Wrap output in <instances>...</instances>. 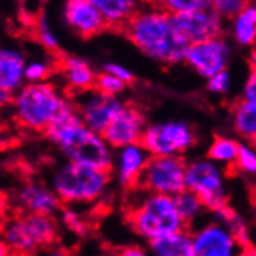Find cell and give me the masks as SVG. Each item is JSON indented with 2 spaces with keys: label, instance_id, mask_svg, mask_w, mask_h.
Returning <instances> with one entry per match:
<instances>
[{
  "label": "cell",
  "instance_id": "cell-1",
  "mask_svg": "<svg viewBox=\"0 0 256 256\" xmlns=\"http://www.w3.org/2000/svg\"><path fill=\"white\" fill-rule=\"evenodd\" d=\"M126 38L144 56L162 66L185 62L190 42L182 34L176 16L152 2H144L123 28Z\"/></svg>",
  "mask_w": 256,
  "mask_h": 256
},
{
  "label": "cell",
  "instance_id": "cell-2",
  "mask_svg": "<svg viewBox=\"0 0 256 256\" xmlns=\"http://www.w3.org/2000/svg\"><path fill=\"white\" fill-rule=\"evenodd\" d=\"M61 152L66 162L112 172L115 150L109 146L102 134L88 129L74 108L45 132Z\"/></svg>",
  "mask_w": 256,
  "mask_h": 256
},
{
  "label": "cell",
  "instance_id": "cell-3",
  "mask_svg": "<svg viewBox=\"0 0 256 256\" xmlns=\"http://www.w3.org/2000/svg\"><path fill=\"white\" fill-rule=\"evenodd\" d=\"M12 114L20 128L32 132H47L61 116L73 110L74 101L52 81L25 84L14 94Z\"/></svg>",
  "mask_w": 256,
  "mask_h": 256
},
{
  "label": "cell",
  "instance_id": "cell-4",
  "mask_svg": "<svg viewBox=\"0 0 256 256\" xmlns=\"http://www.w3.org/2000/svg\"><path fill=\"white\" fill-rule=\"evenodd\" d=\"M137 192L126 208V220L138 238L152 242L158 238L186 228L176 210L174 198L146 192L138 188Z\"/></svg>",
  "mask_w": 256,
  "mask_h": 256
},
{
  "label": "cell",
  "instance_id": "cell-5",
  "mask_svg": "<svg viewBox=\"0 0 256 256\" xmlns=\"http://www.w3.org/2000/svg\"><path fill=\"white\" fill-rule=\"evenodd\" d=\"M112 172L64 162L53 171L50 186L62 205H94L106 199L112 186Z\"/></svg>",
  "mask_w": 256,
  "mask_h": 256
},
{
  "label": "cell",
  "instance_id": "cell-6",
  "mask_svg": "<svg viewBox=\"0 0 256 256\" xmlns=\"http://www.w3.org/2000/svg\"><path fill=\"white\" fill-rule=\"evenodd\" d=\"M0 238L14 256H30L42 247L58 244L59 227L54 216L12 212L0 227Z\"/></svg>",
  "mask_w": 256,
  "mask_h": 256
},
{
  "label": "cell",
  "instance_id": "cell-7",
  "mask_svg": "<svg viewBox=\"0 0 256 256\" xmlns=\"http://www.w3.org/2000/svg\"><path fill=\"white\" fill-rule=\"evenodd\" d=\"M186 190L204 202L206 212L214 213L230 205L227 190V171L208 157H198L186 162Z\"/></svg>",
  "mask_w": 256,
  "mask_h": 256
},
{
  "label": "cell",
  "instance_id": "cell-8",
  "mask_svg": "<svg viewBox=\"0 0 256 256\" xmlns=\"http://www.w3.org/2000/svg\"><path fill=\"white\" fill-rule=\"evenodd\" d=\"M142 144L150 157H184L198 144V132L185 120L148 124Z\"/></svg>",
  "mask_w": 256,
  "mask_h": 256
},
{
  "label": "cell",
  "instance_id": "cell-9",
  "mask_svg": "<svg viewBox=\"0 0 256 256\" xmlns=\"http://www.w3.org/2000/svg\"><path fill=\"white\" fill-rule=\"evenodd\" d=\"M186 162L188 160L185 157L178 156L150 157L137 188L146 192L174 198V196L186 190Z\"/></svg>",
  "mask_w": 256,
  "mask_h": 256
},
{
  "label": "cell",
  "instance_id": "cell-10",
  "mask_svg": "<svg viewBox=\"0 0 256 256\" xmlns=\"http://www.w3.org/2000/svg\"><path fill=\"white\" fill-rule=\"evenodd\" d=\"M73 101L82 123L98 134H104L126 106V102L120 96L106 95L96 88L73 96Z\"/></svg>",
  "mask_w": 256,
  "mask_h": 256
},
{
  "label": "cell",
  "instance_id": "cell-11",
  "mask_svg": "<svg viewBox=\"0 0 256 256\" xmlns=\"http://www.w3.org/2000/svg\"><path fill=\"white\" fill-rule=\"evenodd\" d=\"M230 61L232 47L230 42L224 36L191 44L185 56V62L205 80L225 72L228 68Z\"/></svg>",
  "mask_w": 256,
  "mask_h": 256
},
{
  "label": "cell",
  "instance_id": "cell-12",
  "mask_svg": "<svg viewBox=\"0 0 256 256\" xmlns=\"http://www.w3.org/2000/svg\"><path fill=\"white\" fill-rule=\"evenodd\" d=\"M11 205L16 213L45 216H56L64 206L52 186L39 182L24 184L11 198Z\"/></svg>",
  "mask_w": 256,
  "mask_h": 256
},
{
  "label": "cell",
  "instance_id": "cell-13",
  "mask_svg": "<svg viewBox=\"0 0 256 256\" xmlns=\"http://www.w3.org/2000/svg\"><path fill=\"white\" fill-rule=\"evenodd\" d=\"M196 256H239L244 247L219 222H206L192 228Z\"/></svg>",
  "mask_w": 256,
  "mask_h": 256
},
{
  "label": "cell",
  "instance_id": "cell-14",
  "mask_svg": "<svg viewBox=\"0 0 256 256\" xmlns=\"http://www.w3.org/2000/svg\"><path fill=\"white\" fill-rule=\"evenodd\" d=\"M148 128L144 112L134 104H126L124 109L104 130L102 137L106 138L109 146L116 150L129 144L142 143L144 130Z\"/></svg>",
  "mask_w": 256,
  "mask_h": 256
},
{
  "label": "cell",
  "instance_id": "cell-15",
  "mask_svg": "<svg viewBox=\"0 0 256 256\" xmlns=\"http://www.w3.org/2000/svg\"><path fill=\"white\" fill-rule=\"evenodd\" d=\"M150 154L142 143L129 144L115 150L112 177L114 182L124 191H132L138 186Z\"/></svg>",
  "mask_w": 256,
  "mask_h": 256
},
{
  "label": "cell",
  "instance_id": "cell-16",
  "mask_svg": "<svg viewBox=\"0 0 256 256\" xmlns=\"http://www.w3.org/2000/svg\"><path fill=\"white\" fill-rule=\"evenodd\" d=\"M62 19L70 32L80 38H94L109 28L101 12L87 0H66Z\"/></svg>",
  "mask_w": 256,
  "mask_h": 256
},
{
  "label": "cell",
  "instance_id": "cell-17",
  "mask_svg": "<svg viewBox=\"0 0 256 256\" xmlns=\"http://www.w3.org/2000/svg\"><path fill=\"white\" fill-rule=\"evenodd\" d=\"M176 19L180 32L186 38L190 45L210 38L224 36L225 20L210 6L188 14H182V16H177Z\"/></svg>",
  "mask_w": 256,
  "mask_h": 256
},
{
  "label": "cell",
  "instance_id": "cell-18",
  "mask_svg": "<svg viewBox=\"0 0 256 256\" xmlns=\"http://www.w3.org/2000/svg\"><path fill=\"white\" fill-rule=\"evenodd\" d=\"M59 72L72 98L95 88L98 73L84 58L66 56L59 62Z\"/></svg>",
  "mask_w": 256,
  "mask_h": 256
},
{
  "label": "cell",
  "instance_id": "cell-19",
  "mask_svg": "<svg viewBox=\"0 0 256 256\" xmlns=\"http://www.w3.org/2000/svg\"><path fill=\"white\" fill-rule=\"evenodd\" d=\"M26 58L20 48L14 45H0V86L16 94L25 81Z\"/></svg>",
  "mask_w": 256,
  "mask_h": 256
},
{
  "label": "cell",
  "instance_id": "cell-20",
  "mask_svg": "<svg viewBox=\"0 0 256 256\" xmlns=\"http://www.w3.org/2000/svg\"><path fill=\"white\" fill-rule=\"evenodd\" d=\"M106 20L109 28L123 30L126 24L144 5V0H87Z\"/></svg>",
  "mask_w": 256,
  "mask_h": 256
},
{
  "label": "cell",
  "instance_id": "cell-21",
  "mask_svg": "<svg viewBox=\"0 0 256 256\" xmlns=\"http://www.w3.org/2000/svg\"><path fill=\"white\" fill-rule=\"evenodd\" d=\"M150 256H196L192 232L185 228L148 242Z\"/></svg>",
  "mask_w": 256,
  "mask_h": 256
},
{
  "label": "cell",
  "instance_id": "cell-22",
  "mask_svg": "<svg viewBox=\"0 0 256 256\" xmlns=\"http://www.w3.org/2000/svg\"><path fill=\"white\" fill-rule=\"evenodd\" d=\"M228 22V33L232 40L244 48L256 45V0L250 2L242 11L238 12Z\"/></svg>",
  "mask_w": 256,
  "mask_h": 256
},
{
  "label": "cell",
  "instance_id": "cell-23",
  "mask_svg": "<svg viewBox=\"0 0 256 256\" xmlns=\"http://www.w3.org/2000/svg\"><path fill=\"white\" fill-rule=\"evenodd\" d=\"M230 116L238 137L250 143L256 137V104L240 98L232 106Z\"/></svg>",
  "mask_w": 256,
  "mask_h": 256
},
{
  "label": "cell",
  "instance_id": "cell-24",
  "mask_svg": "<svg viewBox=\"0 0 256 256\" xmlns=\"http://www.w3.org/2000/svg\"><path fill=\"white\" fill-rule=\"evenodd\" d=\"M213 218L216 219V222H219L220 225H224L234 238L238 242L246 247L253 246V239H252V232L248 228V225L246 222V219L240 216L234 208H232L230 205L224 206L218 212L212 213Z\"/></svg>",
  "mask_w": 256,
  "mask_h": 256
},
{
  "label": "cell",
  "instance_id": "cell-25",
  "mask_svg": "<svg viewBox=\"0 0 256 256\" xmlns=\"http://www.w3.org/2000/svg\"><path fill=\"white\" fill-rule=\"evenodd\" d=\"M240 142L234 140L233 137H225V135H218L213 138L206 150V157L219 164L225 171L234 170L238 152H239Z\"/></svg>",
  "mask_w": 256,
  "mask_h": 256
},
{
  "label": "cell",
  "instance_id": "cell-26",
  "mask_svg": "<svg viewBox=\"0 0 256 256\" xmlns=\"http://www.w3.org/2000/svg\"><path fill=\"white\" fill-rule=\"evenodd\" d=\"M174 204L180 219L188 230H192V225L206 212L204 202L190 190H184L180 194L174 196Z\"/></svg>",
  "mask_w": 256,
  "mask_h": 256
},
{
  "label": "cell",
  "instance_id": "cell-27",
  "mask_svg": "<svg viewBox=\"0 0 256 256\" xmlns=\"http://www.w3.org/2000/svg\"><path fill=\"white\" fill-rule=\"evenodd\" d=\"M59 219L64 227L74 236L86 238L90 233V224L86 219L82 213H80L74 206L64 205L62 210L59 212Z\"/></svg>",
  "mask_w": 256,
  "mask_h": 256
},
{
  "label": "cell",
  "instance_id": "cell-28",
  "mask_svg": "<svg viewBox=\"0 0 256 256\" xmlns=\"http://www.w3.org/2000/svg\"><path fill=\"white\" fill-rule=\"evenodd\" d=\"M158 8L170 12L171 16H182L198 10L210 6V0H152Z\"/></svg>",
  "mask_w": 256,
  "mask_h": 256
},
{
  "label": "cell",
  "instance_id": "cell-29",
  "mask_svg": "<svg viewBox=\"0 0 256 256\" xmlns=\"http://www.w3.org/2000/svg\"><path fill=\"white\" fill-rule=\"evenodd\" d=\"M53 70L54 66L48 59H42V58L30 59V61H26V67H25V81L26 84L45 82L50 80Z\"/></svg>",
  "mask_w": 256,
  "mask_h": 256
},
{
  "label": "cell",
  "instance_id": "cell-30",
  "mask_svg": "<svg viewBox=\"0 0 256 256\" xmlns=\"http://www.w3.org/2000/svg\"><path fill=\"white\" fill-rule=\"evenodd\" d=\"M34 36L38 39V42L42 45L45 50L48 52H58L59 48V38L58 33L54 32V28L52 26L50 20L40 16L39 19H36L34 24Z\"/></svg>",
  "mask_w": 256,
  "mask_h": 256
},
{
  "label": "cell",
  "instance_id": "cell-31",
  "mask_svg": "<svg viewBox=\"0 0 256 256\" xmlns=\"http://www.w3.org/2000/svg\"><path fill=\"white\" fill-rule=\"evenodd\" d=\"M234 170L244 176H256V149L252 143H240Z\"/></svg>",
  "mask_w": 256,
  "mask_h": 256
},
{
  "label": "cell",
  "instance_id": "cell-32",
  "mask_svg": "<svg viewBox=\"0 0 256 256\" xmlns=\"http://www.w3.org/2000/svg\"><path fill=\"white\" fill-rule=\"evenodd\" d=\"M253 0H210V8L216 11L219 16L227 22L242 11Z\"/></svg>",
  "mask_w": 256,
  "mask_h": 256
},
{
  "label": "cell",
  "instance_id": "cell-33",
  "mask_svg": "<svg viewBox=\"0 0 256 256\" xmlns=\"http://www.w3.org/2000/svg\"><path fill=\"white\" fill-rule=\"evenodd\" d=\"M128 84L123 82L122 80H118L114 74L108 73V72H101L96 76V82H95V88L100 90V92L106 94V95H112V96H120L124 90H126Z\"/></svg>",
  "mask_w": 256,
  "mask_h": 256
},
{
  "label": "cell",
  "instance_id": "cell-34",
  "mask_svg": "<svg viewBox=\"0 0 256 256\" xmlns=\"http://www.w3.org/2000/svg\"><path fill=\"white\" fill-rule=\"evenodd\" d=\"M230 87H232V74L228 73V70L220 72L206 80L208 92H212L214 95H225L230 90Z\"/></svg>",
  "mask_w": 256,
  "mask_h": 256
},
{
  "label": "cell",
  "instance_id": "cell-35",
  "mask_svg": "<svg viewBox=\"0 0 256 256\" xmlns=\"http://www.w3.org/2000/svg\"><path fill=\"white\" fill-rule=\"evenodd\" d=\"M102 70L110 73V74H114V76H116L118 80H122L126 84H130L134 81V73H132V70H129L126 66L120 64V62H109V64L104 66Z\"/></svg>",
  "mask_w": 256,
  "mask_h": 256
},
{
  "label": "cell",
  "instance_id": "cell-36",
  "mask_svg": "<svg viewBox=\"0 0 256 256\" xmlns=\"http://www.w3.org/2000/svg\"><path fill=\"white\" fill-rule=\"evenodd\" d=\"M242 100H247L250 102L256 104V68H252L248 76L244 82V88H242Z\"/></svg>",
  "mask_w": 256,
  "mask_h": 256
},
{
  "label": "cell",
  "instance_id": "cell-37",
  "mask_svg": "<svg viewBox=\"0 0 256 256\" xmlns=\"http://www.w3.org/2000/svg\"><path fill=\"white\" fill-rule=\"evenodd\" d=\"M30 256H73V254L66 247L59 246V244H53V246H47V247H42V248L36 250Z\"/></svg>",
  "mask_w": 256,
  "mask_h": 256
},
{
  "label": "cell",
  "instance_id": "cell-38",
  "mask_svg": "<svg viewBox=\"0 0 256 256\" xmlns=\"http://www.w3.org/2000/svg\"><path fill=\"white\" fill-rule=\"evenodd\" d=\"M12 214V205L8 194L0 191V227L6 222V219Z\"/></svg>",
  "mask_w": 256,
  "mask_h": 256
},
{
  "label": "cell",
  "instance_id": "cell-39",
  "mask_svg": "<svg viewBox=\"0 0 256 256\" xmlns=\"http://www.w3.org/2000/svg\"><path fill=\"white\" fill-rule=\"evenodd\" d=\"M116 256H150L149 250L140 247V246H128L123 247L116 253Z\"/></svg>",
  "mask_w": 256,
  "mask_h": 256
},
{
  "label": "cell",
  "instance_id": "cell-40",
  "mask_svg": "<svg viewBox=\"0 0 256 256\" xmlns=\"http://www.w3.org/2000/svg\"><path fill=\"white\" fill-rule=\"evenodd\" d=\"M12 100H14V94L0 86V110L12 106Z\"/></svg>",
  "mask_w": 256,
  "mask_h": 256
},
{
  "label": "cell",
  "instance_id": "cell-41",
  "mask_svg": "<svg viewBox=\"0 0 256 256\" xmlns=\"http://www.w3.org/2000/svg\"><path fill=\"white\" fill-rule=\"evenodd\" d=\"M0 256H14V253L8 248V246L0 238Z\"/></svg>",
  "mask_w": 256,
  "mask_h": 256
},
{
  "label": "cell",
  "instance_id": "cell-42",
  "mask_svg": "<svg viewBox=\"0 0 256 256\" xmlns=\"http://www.w3.org/2000/svg\"><path fill=\"white\" fill-rule=\"evenodd\" d=\"M239 256H256V246H250V247H246L242 252H240Z\"/></svg>",
  "mask_w": 256,
  "mask_h": 256
},
{
  "label": "cell",
  "instance_id": "cell-43",
  "mask_svg": "<svg viewBox=\"0 0 256 256\" xmlns=\"http://www.w3.org/2000/svg\"><path fill=\"white\" fill-rule=\"evenodd\" d=\"M248 61L252 68H256V45L253 48H250V56H248Z\"/></svg>",
  "mask_w": 256,
  "mask_h": 256
},
{
  "label": "cell",
  "instance_id": "cell-44",
  "mask_svg": "<svg viewBox=\"0 0 256 256\" xmlns=\"http://www.w3.org/2000/svg\"><path fill=\"white\" fill-rule=\"evenodd\" d=\"M250 143H252V144H253V148L256 149V137H254V138H253V140H252Z\"/></svg>",
  "mask_w": 256,
  "mask_h": 256
},
{
  "label": "cell",
  "instance_id": "cell-45",
  "mask_svg": "<svg viewBox=\"0 0 256 256\" xmlns=\"http://www.w3.org/2000/svg\"><path fill=\"white\" fill-rule=\"evenodd\" d=\"M100 256H115V254H109V253H104V254H100Z\"/></svg>",
  "mask_w": 256,
  "mask_h": 256
},
{
  "label": "cell",
  "instance_id": "cell-46",
  "mask_svg": "<svg viewBox=\"0 0 256 256\" xmlns=\"http://www.w3.org/2000/svg\"><path fill=\"white\" fill-rule=\"evenodd\" d=\"M144 2H152V0H144Z\"/></svg>",
  "mask_w": 256,
  "mask_h": 256
}]
</instances>
